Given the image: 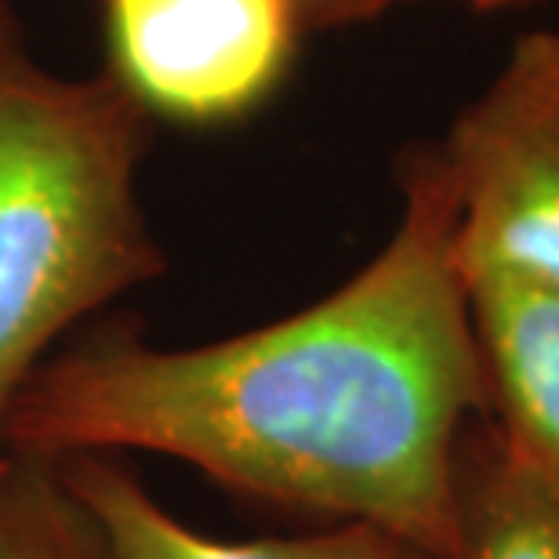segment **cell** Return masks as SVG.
<instances>
[{
  "label": "cell",
  "mask_w": 559,
  "mask_h": 559,
  "mask_svg": "<svg viewBox=\"0 0 559 559\" xmlns=\"http://www.w3.org/2000/svg\"><path fill=\"white\" fill-rule=\"evenodd\" d=\"M454 218L440 150H415L385 248L342 287L204 345L76 342L22 385L0 443L26 462L175 457L237 495L451 559L462 440L487 415Z\"/></svg>",
  "instance_id": "1"
},
{
  "label": "cell",
  "mask_w": 559,
  "mask_h": 559,
  "mask_svg": "<svg viewBox=\"0 0 559 559\" xmlns=\"http://www.w3.org/2000/svg\"><path fill=\"white\" fill-rule=\"evenodd\" d=\"M145 142L114 73L48 70L0 0V432L76 320L167 270L139 200Z\"/></svg>",
  "instance_id": "2"
},
{
  "label": "cell",
  "mask_w": 559,
  "mask_h": 559,
  "mask_svg": "<svg viewBox=\"0 0 559 559\" xmlns=\"http://www.w3.org/2000/svg\"><path fill=\"white\" fill-rule=\"evenodd\" d=\"M436 150L454 189L457 273L559 290V26L512 44Z\"/></svg>",
  "instance_id": "3"
},
{
  "label": "cell",
  "mask_w": 559,
  "mask_h": 559,
  "mask_svg": "<svg viewBox=\"0 0 559 559\" xmlns=\"http://www.w3.org/2000/svg\"><path fill=\"white\" fill-rule=\"evenodd\" d=\"M109 73L150 117L215 128L254 114L295 62L290 0H103Z\"/></svg>",
  "instance_id": "4"
},
{
  "label": "cell",
  "mask_w": 559,
  "mask_h": 559,
  "mask_svg": "<svg viewBox=\"0 0 559 559\" xmlns=\"http://www.w3.org/2000/svg\"><path fill=\"white\" fill-rule=\"evenodd\" d=\"M498 443L559 490V290L506 273L462 276Z\"/></svg>",
  "instance_id": "5"
},
{
  "label": "cell",
  "mask_w": 559,
  "mask_h": 559,
  "mask_svg": "<svg viewBox=\"0 0 559 559\" xmlns=\"http://www.w3.org/2000/svg\"><path fill=\"white\" fill-rule=\"evenodd\" d=\"M48 465H55L70 495L92 512L117 559H429L415 545L364 523H338L301 538H211L167 512L135 476L106 465L98 454Z\"/></svg>",
  "instance_id": "6"
},
{
  "label": "cell",
  "mask_w": 559,
  "mask_h": 559,
  "mask_svg": "<svg viewBox=\"0 0 559 559\" xmlns=\"http://www.w3.org/2000/svg\"><path fill=\"white\" fill-rule=\"evenodd\" d=\"M451 559H559V490L523 468L487 421L462 440Z\"/></svg>",
  "instance_id": "7"
},
{
  "label": "cell",
  "mask_w": 559,
  "mask_h": 559,
  "mask_svg": "<svg viewBox=\"0 0 559 559\" xmlns=\"http://www.w3.org/2000/svg\"><path fill=\"white\" fill-rule=\"evenodd\" d=\"M0 559H117V552L55 465L11 457L0 498Z\"/></svg>",
  "instance_id": "8"
},
{
  "label": "cell",
  "mask_w": 559,
  "mask_h": 559,
  "mask_svg": "<svg viewBox=\"0 0 559 559\" xmlns=\"http://www.w3.org/2000/svg\"><path fill=\"white\" fill-rule=\"evenodd\" d=\"M298 11L301 29H338L356 26V22L382 19L396 8H415V4H457L468 11H520L531 8L538 0H290Z\"/></svg>",
  "instance_id": "9"
},
{
  "label": "cell",
  "mask_w": 559,
  "mask_h": 559,
  "mask_svg": "<svg viewBox=\"0 0 559 559\" xmlns=\"http://www.w3.org/2000/svg\"><path fill=\"white\" fill-rule=\"evenodd\" d=\"M8 473H11V454H0V498H4V484H8Z\"/></svg>",
  "instance_id": "10"
}]
</instances>
